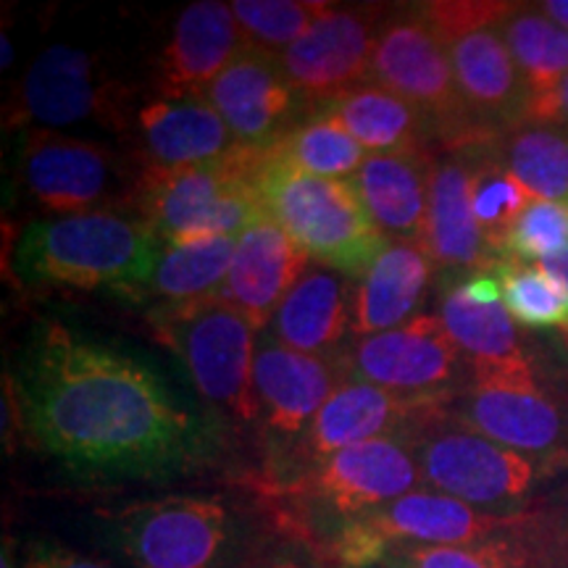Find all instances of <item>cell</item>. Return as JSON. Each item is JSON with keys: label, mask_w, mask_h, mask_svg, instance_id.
Wrapping results in <instances>:
<instances>
[{"label": "cell", "mask_w": 568, "mask_h": 568, "mask_svg": "<svg viewBox=\"0 0 568 568\" xmlns=\"http://www.w3.org/2000/svg\"><path fill=\"white\" fill-rule=\"evenodd\" d=\"M6 376L21 435L71 479L169 481L219 447L216 418L197 414L153 361L61 318L32 326Z\"/></svg>", "instance_id": "cell-1"}, {"label": "cell", "mask_w": 568, "mask_h": 568, "mask_svg": "<svg viewBox=\"0 0 568 568\" xmlns=\"http://www.w3.org/2000/svg\"><path fill=\"white\" fill-rule=\"evenodd\" d=\"M161 237L140 216L88 211L32 222L13 251V272L34 287L138 295L151 280Z\"/></svg>", "instance_id": "cell-2"}, {"label": "cell", "mask_w": 568, "mask_h": 568, "mask_svg": "<svg viewBox=\"0 0 568 568\" xmlns=\"http://www.w3.org/2000/svg\"><path fill=\"white\" fill-rule=\"evenodd\" d=\"M424 487L403 437H382L332 453L293 479L261 493L276 500L280 529L326 545L353 518Z\"/></svg>", "instance_id": "cell-3"}, {"label": "cell", "mask_w": 568, "mask_h": 568, "mask_svg": "<svg viewBox=\"0 0 568 568\" xmlns=\"http://www.w3.org/2000/svg\"><path fill=\"white\" fill-rule=\"evenodd\" d=\"M266 148L240 145L226 159L184 169L140 172L134 211L161 243L234 237L266 219L255 176Z\"/></svg>", "instance_id": "cell-4"}, {"label": "cell", "mask_w": 568, "mask_h": 568, "mask_svg": "<svg viewBox=\"0 0 568 568\" xmlns=\"http://www.w3.org/2000/svg\"><path fill=\"white\" fill-rule=\"evenodd\" d=\"M266 216L282 226L314 264L345 276H358L385 247L351 180L305 174L266 148V161L255 176Z\"/></svg>", "instance_id": "cell-5"}, {"label": "cell", "mask_w": 568, "mask_h": 568, "mask_svg": "<svg viewBox=\"0 0 568 568\" xmlns=\"http://www.w3.org/2000/svg\"><path fill=\"white\" fill-rule=\"evenodd\" d=\"M414 453L424 487L456 497L466 506L495 516H518L539 479L556 471L468 429L437 406L403 435Z\"/></svg>", "instance_id": "cell-6"}, {"label": "cell", "mask_w": 568, "mask_h": 568, "mask_svg": "<svg viewBox=\"0 0 568 568\" xmlns=\"http://www.w3.org/2000/svg\"><path fill=\"white\" fill-rule=\"evenodd\" d=\"M101 542L132 568H226L240 518L209 495H163L95 514Z\"/></svg>", "instance_id": "cell-7"}, {"label": "cell", "mask_w": 568, "mask_h": 568, "mask_svg": "<svg viewBox=\"0 0 568 568\" xmlns=\"http://www.w3.org/2000/svg\"><path fill=\"white\" fill-rule=\"evenodd\" d=\"M151 326L193 382L195 393L237 424L258 422L253 389L255 326L222 297L182 305H159Z\"/></svg>", "instance_id": "cell-8"}, {"label": "cell", "mask_w": 568, "mask_h": 568, "mask_svg": "<svg viewBox=\"0 0 568 568\" xmlns=\"http://www.w3.org/2000/svg\"><path fill=\"white\" fill-rule=\"evenodd\" d=\"M422 17L445 42L468 116L481 132L514 130L527 116V88L500 34L514 3L500 0H432Z\"/></svg>", "instance_id": "cell-9"}, {"label": "cell", "mask_w": 568, "mask_h": 568, "mask_svg": "<svg viewBox=\"0 0 568 568\" xmlns=\"http://www.w3.org/2000/svg\"><path fill=\"white\" fill-rule=\"evenodd\" d=\"M368 82L414 105L429 126V138L443 142V148L493 140V134L481 132L468 116L445 42L416 6L389 13L385 19L374 48Z\"/></svg>", "instance_id": "cell-10"}, {"label": "cell", "mask_w": 568, "mask_h": 568, "mask_svg": "<svg viewBox=\"0 0 568 568\" xmlns=\"http://www.w3.org/2000/svg\"><path fill=\"white\" fill-rule=\"evenodd\" d=\"M447 414L493 443L568 464V403L531 366L471 368V379L447 403Z\"/></svg>", "instance_id": "cell-11"}, {"label": "cell", "mask_w": 568, "mask_h": 568, "mask_svg": "<svg viewBox=\"0 0 568 568\" xmlns=\"http://www.w3.org/2000/svg\"><path fill=\"white\" fill-rule=\"evenodd\" d=\"M345 379H358L418 403H447L471 379V364L437 314H418L379 335L339 347Z\"/></svg>", "instance_id": "cell-12"}, {"label": "cell", "mask_w": 568, "mask_h": 568, "mask_svg": "<svg viewBox=\"0 0 568 568\" xmlns=\"http://www.w3.org/2000/svg\"><path fill=\"white\" fill-rule=\"evenodd\" d=\"M19 180L42 211L71 216L134 205L140 172H132L103 142L32 130L21 140Z\"/></svg>", "instance_id": "cell-13"}, {"label": "cell", "mask_w": 568, "mask_h": 568, "mask_svg": "<svg viewBox=\"0 0 568 568\" xmlns=\"http://www.w3.org/2000/svg\"><path fill=\"white\" fill-rule=\"evenodd\" d=\"M126 95L95 53L82 48H45L17 84L13 122H32L40 130L98 122L103 126L126 124Z\"/></svg>", "instance_id": "cell-14"}, {"label": "cell", "mask_w": 568, "mask_h": 568, "mask_svg": "<svg viewBox=\"0 0 568 568\" xmlns=\"http://www.w3.org/2000/svg\"><path fill=\"white\" fill-rule=\"evenodd\" d=\"M385 6H329L280 55V67L311 111L366 84Z\"/></svg>", "instance_id": "cell-15"}, {"label": "cell", "mask_w": 568, "mask_h": 568, "mask_svg": "<svg viewBox=\"0 0 568 568\" xmlns=\"http://www.w3.org/2000/svg\"><path fill=\"white\" fill-rule=\"evenodd\" d=\"M343 382L345 368L339 351L329 355L301 353L282 345L268 329L264 332L255 345L253 389L258 422L272 447L268 471H274L293 453L318 410Z\"/></svg>", "instance_id": "cell-16"}, {"label": "cell", "mask_w": 568, "mask_h": 568, "mask_svg": "<svg viewBox=\"0 0 568 568\" xmlns=\"http://www.w3.org/2000/svg\"><path fill=\"white\" fill-rule=\"evenodd\" d=\"M439 403H418L408 397L393 395L387 389L366 385L358 379H345L335 395L324 403L314 424L293 447L287 458L274 471L261 477V487H274L293 479L303 468L314 466L332 453L345 447L368 443L382 437H403L416 422L437 408Z\"/></svg>", "instance_id": "cell-17"}, {"label": "cell", "mask_w": 568, "mask_h": 568, "mask_svg": "<svg viewBox=\"0 0 568 568\" xmlns=\"http://www.w3.org/2000/svg\"><path fill=\"white\" fill-rule=\"evenodd\" d=\"M205 101L219 111L234 140L247 148H272L287 138L308 109L287 82L274 55L245 48L211 84Z\"/></svg>", "instance_id": "cell-18"}, {"label": "cell", "mask_w": 568, "mask_h": 568, "mask_svg": "<svg viewBox=\"0 0 568 568\" xmlns=\"http://www.w3.org/2000/svg\"><path fill=\"white\" fill-rule=\"evenodd\" d=\"M245 38L232 3L224 0H195L174 19L172 34L155 67L159 98L184 101L205 98V92L232 61L245 51Z\"/></svg>", "instance_id": "cell-19"}, {"label": "cell", "mask_w": 568, "mask_h": 568, "mask_svg": "<svg viewBox=\"0 0 568 568\" xmlns=\"http://www.w3.org/2000/svg\"><path fill=\"white\" fill-rule=\"evenodd\" d=\"M479 145L443 148V153L432 155L429 209L422 237L435 266L468 276L497 266L471 205V169Z\"/></svg>", "instance_id": "cell-20"}, {"label": "cell", "mask_w": 568, "mask_h": 568, "mask_svg": "<svg viewBox=\"0 0 568 568\" xmlns=\"http://www.w3.org/2000/svg\"><path fill=\"white\" fill-rule=\"evenodd\" d=\"M308 264L311 255L266 216L237 237L230 274L219 297L251 318L255 329L266 332Z\"/></svg>", "instance_id": "cell-21"}, {"label": "cell", "mask_w": 568, "mask_h": 568, "mask_svg": "<svg viewBox=\"0 0 568 568\" xmlns=\"http://www.w3.org/2000/svg\"><path fill=\"white\" fill-rule=\"evenodd\" d=\"M145 169H184L226 159L240 142L205 98H155L134 116Z\"/></svg>", "instance_id": "cell-22"}, {"label": "cell", "mask_w": 568, "mask_h": 568, "mask_svg": "<svg viewBox=\"0 0 568 568\" xmlns=\"http://www.w3.org/2000/svg\"><path fill=\"white\" fill-rule=\"evenodd\" d=\"M429 148H408L393 153H368L351 184L376 230L393 240L422 243L429 209Z\"/></svg>", "instance_id": "cell-23"}, {"label": "cell", "mask_w": 568, "mask_h": 568, "mask_svg": "<svg viewBox=\"0 0 568 568\" xmlns=\"http://www.w3.org/2000/svg\"><path fill=\"white\" fill-rule=\"evenodd\" d=\"M435 261L416 240H387L355 284L353 335L368 337L418 316L432 287Z\"/></svg>", "instance_id": "cell-24"}, {"label": "cell", "mask_w": 568, "mask_h": 568, "mask_svg": "<svg viewBox=\"0 0 568 568\" xmlns=\"http://www.w3.org/2000/svg\"><path fill=\"white\" fill-rule=\"evenodd\" d=\"M353 322L355 284L351 276L311 261L282 301L268 332L293 351L329 355L343 347Z\"/></svg>", "instance_id": "cell-25"}, {"label": "cell", "mask_w": 568, "mask_h": 568, "mask_svg": "<svg viewBox=\"0 0 568 568\" xmlns=\"http://www.w3.org/2000/svg\"><path fill=\"white\" fill-rule=\"evenodd\" d=\"M379 568H568V542L531 516L514 531L471 545H397Z\"/></svg>", "instance_id": "cell-26"}, {"label": "cell", "mask_w": 568, "mask_h": 568, "mask_svg": "<svg viewBox=\"0 0 568 568\" xmlns=\"http://www.w3.org/2000/svg\"><path fill=\"white\" fill-rule=\"evenodd\" d=\"M314 113L335 119L368 153L408 151L426 145L429 140V126L422 113L400 95L374 82L347 90Z\"/></svg>", "instance_id": "cell-27"}, {"label": "cell", "mask_w": 568, "mask_h": 568, "mask_svg": "<svg viewBox=\"0 0 568 568\" xmlns=\"http://www.w3.org/2000/svg\"><path fill=\"white\" fill-rule=\"evenodd\" d=\"M439 318L471 368L531 366V358L503 303L471 297L464 284H450L439 297Z\"/></svg>", "instance_id": "cell-28"}, {"label": "cell", "mask_w": 568, "mask_h": 568, "mask_svg": "<svg viewBox=\"0 0 568 568\" xmlns=\"http://www.w3.org/2000/svg\"><path fill=\"white\" fill-rule=\"evenodd\" d=\"M500 34L514 59L529 105L545 101L568 74V32L545 17L537 3H514L503 19Z\"/></svg>", "instance_id": "cell-29"}, {"label": "cell", "mask_w": 568, "mask_h": 568, "mask_svg": "<svg viewBox=\"0 0 568 568\" xmlns=\"http://www.w3.org/2000/svg\"><path fill=\"white\" fill-rule=\"evenodd\" d=\"M234 237H205L187 243H163L159 261L142 293L159 297L161 305H182L219 297L230 274Z\"/></svg>", "instance_id": "cell-30"}, {"label": "cell", "mask_w": 568, "mask_h": 568, "mask_svg": "<svg viewBox=\"0 0 568 568\" xmlns=\"http://www.w3.org/2000/svg\"><path fill=\"white\" fill-rule=\"evenodd\" d=\"M497 153L531 201L568 203V134L564 130L521 122L503 134Z\"/></svg>", "instance_id": "cell-31"}, {"label": "cell", "mask_w": 568, "mask_h": 568, "mask_svg": "<svg viewBox=\"0 0 568 568\" xmlns=\"http://www.w3.org/2000/svg\"><path fill=\"white\" fill-rule=\"evenodd\" d=\"M272 151L290 166L326 180H351L368 155L351 132L324 113H314L297 124L287 138L272 145Z\"/></svg>", "instance_id": "cell-32"}, {"label": "cell", "mask_w": 568, "mask_h": 568, "mask_svg": "<svg viewBox=\"0 0 568 568\" xmlns=\"http://www.w3.org/2000/svg\"><path fill=\"white\" fill-rule=\"evenodd\" d=\"M531 195L521 187V182L510 174V169L503 163L500 153L487 151L485 142L477 148L471 169V205L474 216L485 232L489 251L495 253L500 264V251L506 243V234L516 219L527 211Z\"/></svg>", "instance_id": "cell-33"}, {"label": "cell", "mask_w": 568, "mask_h": 568, "mask_svg": "<svg viewBox=\"0 0 568 568\" xmlns=\"http://www.w3.org/2000/svg\"><path fill=\"white\" fill-rule=\"evenodd\" d=\"M493 274L500 282L503 305L518 326L568 332V295L542 264L500 261Z\"/></svg>", "instance_id": "cell-34"}, {"label": "cell", "mask_w": 568, "mask_h": 568, "mask_svg": "<svg viewBox=\"0 0 568 568\" xmlns=\"http://www.w3.org/2000/svg\"><path fill=\"white\" fill-rule=\"evenodd\" d=\"M329 6L314 0H234L232 13L251 51L280 59Z\"/></svg>", "instance_id": "cell-35"}, {"label": "cell", "mask_w": 568, "mask_h": 568, "mask_svg": "<svg viewBox=\"0 0 568 568\" xmlns=\"http://www.w3.org/2000/svg\"><path fill=\"white\" fill-rule=\"evenodd\" d=\"M568 247V203L531 201L503 243L500 261L542 264Z\"/></svg>", "instance_id": "cell-36"}, {"label": "cell", "mask_w": 568, "mask_h": 568, "mask_svg": "<svg viewBox=\"0 0 568 568\" xmlns=\"http://www.w3.org/2000/svg\"><path fill=\"white\" fill-rule=\"evenodd\" d=\"M243 568H339L324 545L282 531L280 542L261 550Z\"/></svg>", "instance_id": "cell-37"}, {"label": "cell", "mask_w": 568, "mask_h": 568, "mask_svg": "<svg viewBox=\"0 0 568 568\" xmlns=\"http://www.w3.org/2000/svg\"><path fill=\"white\" fill-rule=\"evenodd\" d=\"M21 568H116L105 560L90 558L80 550H71L67 545L48 537H30L21 548Z\"/></svg>", "instance_id": "cell-38"}, {"label": "cell", "mask_w": 568, "mask_h": 568, "mask_svg": "<svg viewBox=\"0 0 568 568\" xmlns=\"http://www.w3.org/2000/svg\"><path fill=\"white\" fill-rule=\"evenodd\" d=\"M524 122L550 124L568 134V74L550 98H545V101L531 105V109L527 111V116H524Z\"/></svg>", "instance_id": "cell-39"}, {"label": "cell", "mask_w": 568, "mask_h": 568, "mask_svg": "<svg viewBox=\"0 0 568 568\" xmlns=\"http://www.w3.org/2000/svg\"><path fill=\"white\" fill-rule=\"evenodd\" d=\"M542 266L548 268V272H550L552 276H556V280L560 282V287H564L566 295H568V247H566L564 253L550 255V258H545Z\"/></svg>", "instance_id": "cell-40"}, {"label": "cell", "mask_w": 568, "mask_h": 568, "mask_svg": "<svg viewBox=\"0 0 568 568\" xmlns=\"http://www.w3.org/2000/svg\"><path fill=\"white\" fill-rule=\"evenodd\" d=\"M537 6L545 17L552 19L558 27H564V30L568 32V0H542V3H537Z\"/></svg>", "instance_id": "cell-41"}, {"label": "cell", "mask_w": 568, "mask_h": 568, "mask_svg": "<svg viewBox=\"0 0 568 568\" xmlns=\"http://www.w3.org/2000/svg\"><path fill=\"white\" fill-rule=\"evenodd\" d=\"M0 42H3V69H9V61L13 59V53H11V48H9V34H3V38H0Z\"/></svg>", "instance_id": "cell-42"}, {"label": "cell", "mask_w": 568, "mask_h": 568, "mask_svg": "<svg viewBox=\"0 0 568 568\" xmlns=\"http://www.w3.org/2000/svg\"><path fill=\"white\" fill-rule=\"evenodd\" d=\"M566 542H568V531H566Z\"/></svg>", "instance_id": "cell-43"}]
</instances>
